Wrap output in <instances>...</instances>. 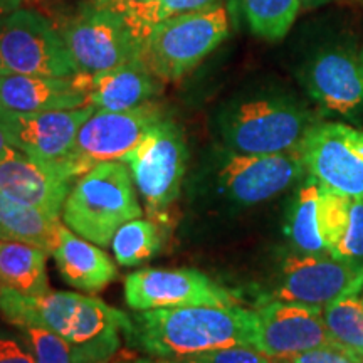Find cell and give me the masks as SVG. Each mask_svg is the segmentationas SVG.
I'll return each mask as SVG.
<instances>
[{
  "instance_id": "6da1fadb",
  "label": "cell",
  "mask_w": 363,
  "mask_h": 363,
  "mask_svg": "<svg viewBox=\"0 0 363 363\" xmlns=\"http://www.w3.org/2000/svg\"><path fill=\"white\" fill-rule=\"evenodd\" d=\"M0 316L16 328L40 326L61 335L84 363H108L133 331V320L123 311L72 291L27 296L0 286Z\"/></svg>"
},
{
  "instance_id": "7a4b0ae2",
  "label": "cell",
  "mask_w": 363,
  "mask_h": 363,
  "mask_svg": "<svg viewBox=\"0 0 363 363\" xmlns=\"http://www.w3.org/2000/svg\"><path fill=\"white\" fill-rule=\"evenodd\" d=\"M256 311L234 306L158 308L138 311L128 342L150 357L185 358L227 347H254Z\"/></svg>"
},
{
  "instance_id": "3957f363",
  "label": "cell",
  "mask_w": 363,
  "mask_h": 363,
  "mask_svg": "<svg viewBox=\"0 0 363 363\" xmlns=\"http://www.w3.org/2000/svg\"><path fill=\"white\" fill-rule=\"evenodd\" d=\"M142 216L131 170L121 160L103 162L81 175L61 214L72 233L103 247L111 246L121 225Z\"/></svg>"
},
{
  "instance_id": "277c9868",
  "label": "cell",
  "mask_w": 363,
  "mask_h": 363,
  "mask_svg": "<svg viewBox=\"0 0 363 363\" xmlns=\"http://www.w3.org/2000/svg\"><path fill=\"white\" fill-rule=\"evenodd\" d=\"M320 123L303 104L288 96H256L230 104L219 126L227 150L246 155L299 152Z\"/></svg>"
},
{
  "instance_id": "5b68a950",
  "label": "cell",
  "mask_w": 363,
  "mask_h": 363,
  "mask_svg": "<svg viewBox=\"0 0 363 363\" xmlns=\"http://www.w3.org/2000/svg\"><path fill=\"white\" fill-rule=\"evenodd\" d=\"M224 4L158 22L143 35L140 59L162 83L177 81L197 67L229 35Z\"/></svg>"
},
{
  "instance_id": "8992f818",
  "label": "cell",
  "mask_w": 363,
  "mask_h": 363,
  "mask_svg": "<svg viewBox=\"0 0 363 363\" xmlns=\"http://www.w3.org/2000/svg\"><path fill=\"white\" fill-rule=\"evenodd\" d=\"M189 152L182 130L163 118L123 160L130 167L135 187L143 197L152 220H169L170 207L180 195Z\"/></svg>"
},
{
  "instance_id": "52a82bcc",
  "label": "cell",
  "mask_w": 363,
  "mask_h": 363,
  "mask_svg": "<svg viewBox=\"0 0 363 363\" xmlns=\"http://www.w3.org/2000/svg\"><path fill=\"white\" fill-rule=\"evenodd\" d=\"M163 118L165 113L152 101L126 111L96 110L79 128L69 155L52 169L72 182L99 163L123 160Z\"/></svg>"
},
{
  "instance_id": "ba28073f",
  "label": "cell",
  "mask_w": 363,
  "mask_h": 363,
  "mask_svg": "<svg viewBox=\"0 0 363 363\" xmlns=\"http://www.w3.org/2000/svg\"><path fill=\"white\" fill-rule=\"evenodd\" d=\"M78 72L61 33L30 9L0 17V74L66 78Z\"/></svg>"
},
{
  "instance_id": "9c48e42d",
  "label": "cell",
  "mask_w": 363,
  "mask_h": 363,
  "mask_svg": "<svg viewBox=\"0 0 363 363\" xmlns=\"http://www.w3.org/2000/svg\"><path fill=\"white\" fill-rule=\"evenodd\" d=\"M78 72L94 74L140 59L142 38L121 12L96 6L61 30Z\"/></svg>"
},
{
  "instance_id": "30bf717a",
  "label": "cell",
  "mask_w": 363,
  "mask_h": 363,
  "mask_svg": "<svg viewBox=\"0 0 363 363\" xmlns=\"http://www.w3.org/2000/svg\"><path fill=\"white\" fill-rule=\"evenodd\" d=\"M306 174L321 189L363 201V131L318 123L299 148Z\"/></svg>"
},
{
  "instance_id": "8fae6325",
  "label": "cell",
  "mask_w": 363,
  "mask_h": 363,
  "mask_svg": "<svg viewBox=\"0 0 363 363\" xmlns=\"http://www.w3.org/2000/svg\"><path fill=\"white\" fill-rule=\"evenodd\" d=\"M306 175L299 152L246 155L227 150L214 172L217 192L239 206H257L278 197Z\"/></svg>"
},
{
  "instance_id": "7c38bea8",
  "label": "cell",
  "mask_w": 363,
  "mask_h": 363,
  "mask_svg": "<svg viewBox=\"0 0 363 363\" xmlns=\"http://www.w3.org/2000/svg\"><path fill=\"white\" fill-rule=\"evenodd\" d=\"M363 289V261L337 259L331 254L294 251L281 266L272 299L325 308Z\"/></svg>"
},
{
  "instance_id": "4fadbf2b",
  "label": "cell",
  "mask_w": 363,
  "mask_h": 363,
  "mask_svg": "<svg viewBox=\"0 0 363 363\" xmlns=\"http://www.w3.org/2000/svg\"><path fill=\"white\" fill-rule=\"evenodd\" d=\"M125 301L135 311H148L158 308L234 306L239 299L197 269L148 267L126 276Z\"/></svg>"
},
{
  "instance_id": "5bb4252c",
  "label": "cell",
  "mask_w": 363,
  "mask_h": 363,
  "mask_svg": "<svg viewBox=\"0 0 363 363\" xmlns=\"http://www.w3.org/2000/svg\"><path fill=\"white\" fill-rule=\"evenodd\" d=\"M321 311L323 308L320 306L269 299L256 311L257 330L254 348L266 357L291 358L330 345Z\"/></svg>"
},
{
  "instance_id": "9a60e30c",
  "label": "cell",
  "mask_w": 363,
  "mask_h": 363,
  "mask_svg": "<svg viewBox=\"0 0 363 363\" xmlns=\"http://www.w3.org/2000/svg\"><path fill=\"white\" fill-rule=\"evenodd\" d=\"M96 111L91 104L74 110L16 113L0 108L11 143L45 165H57L69 155L81 126Z\"/></svg>"
},
{
  "instance_id": "2e32d148",
  "label": "cell",
  "mask_w": 363,
  "mask_h": 363,
  "mask_svg": "<svg viewBox=\"0 0 363 363\" xmlns=\"http://www.w3.org/2000/svg\"><path fill=\"white\" fill-rule=\"evenodd\" d=\"M313 101L330 115L358 118L363 111L362 57L343 48L318 52L303 71Z\"/></svg>"
},
{
  "instance_id": "e0dca14e",
  "label": "cell",
  "mask_w": 363,
  "mask_h": 363,
  "mask_svg": "<svg viewBox=\"0 0 363 363\" xmlns=\"http://www.w3.org/2000/svg\"><path fill=\"white\" fill-rule=\"evenodd\" d=\"M0 190L59 220L71 182L51 165L11 147L0 155Z\"/></svg>"
},
{
  "instance_id": "ac0fdd59",
  "label": "cell",
  "mask_w": 363,
  "mask_h": 363,
  "mask_svg": "<svg viewBox=\"0 0 363 363\" xmlns=\"http://www.w3.org/2000/svg\"><path fill=\"white\" fill-rule=\"evenodd\" d=\"M88 104L84 72L66 78L26 74H0V108L33 113L74 110Z\"/></svg>"
},
{
  "instance_id": "d6986e66",
  "label": "cell",
  "mask_w": 363,
  "mask_h": 363,
  "mask_svg": "<svg viewBox=\"0 0 363 363\" xmlns=\"http://www.w3.org/2000/svg\"><path fill=\"white\" fill-rule=\"evenodd\" d=\"M88 104L94 110L126 111L148 103L160 91L162 81L142 59L94 74H86Z\"/></svg>"
},
{
  "instance_id": "ffe728a7",
  "label": "cell",
  "mask_w": 363,
  "mask_h": 363,
  "mask_svg": "<svg viewBox=\"0 0 363 363\" xmlns=\"http://www.w3.org/2000/svg\"><path fill=\"white\" fill-rule=\"evenodd\" d=\"M51 256L62 279L83 293L101 291L118 278L115 262L103 249L62 224Z\"/></svg>"
},
{
  "instance_id": "44dd1931",
  "label": "cell",
  "mask_w": 363,
  "mask_h": 363,
  "mask_svg": "<svg viewBox=\"0 0 363 363\" xmlns=\"http://www.w3.org/2000/svg\"><path fill=\"white\" fill-rule=\"evenodd\" d=\"M49 254L33 244L0 240V286L27 296L51 291L45 269Z\"/></svg>"
},
{
  "instance_id": "7402d4cb",
  "label": "cell",
  "mask_w": 363,
  "mask_h": 363,
  "mask_svg": "<svg viewBox=\"0 0 363 363\" xmlns=\"http://www.w3.org/2000/svg\"><path fill=\"white\" fill-rule=\"evenodd\" d=\"M59 227L61 220L52 219L0 190V240L33 244L52 254L59 238Z\"/></svg>"
},
{
  "instance_id": "603a6c76",
  "label": "cell",
  "mask_w": 363,
  "mask_h": 363,
  "mask_svg": "<svg viewBox=\"0 0 363 363\" xmlns=\"http://www.w3.org/2000/svg\"><path fill=\"white\" fill-rule=\"evenodd\" d=\"M320 185L310 179L298 190L286 224V234L294 251L301 254H328L320 230Z\"/></svg>"
},
{
  "instance_id": "cb8c5ba5",
  "label": "cell",
  "mask_w": 363,
  "mask_h": 363,
  "mask_svg": "<svg viewBox=\"0 0 363 363\" xmlns=\"http://www.w3.org/2000/svg\"><path fill=\"white\" fill-rule=\"evenodd\" d=\"M330 342L360 363L363 360V298L348 294L323 308Z\"/></svg>"
},
{
  "instance_id": "d4e9b609",
  "label": "cell",
  "mask_w": 363,
  "mask_h": 363,
  "mask_svg": "<svg viewBox=\"0 0 363 363\" xmlns=\"http://www.w3.org/2000/svg\"><path fill=\"white\" fill-rule=\"evenodd\" d=\"M162 230L152 219H133L116 230L111 240L115 259L120 266H138L152 259L162 247Z\"/></svg>"
},
{
  "instance_id": "484cf974",
  "label": "cell",
  "mask_w": 363,
  "mask_h": 363,
  "mask_svg": "<svg viewBox=\"0 0 363 363\" xmlns=\"http://www.w3.org/2000/svg\"><path fill=\"white\" fill-rule=\"evenodd\" d=\"M249 27L266 40H279L289 33L299 11L301 0H242Z\"/></svg>"
},
{
  "instance_id": "4316f807",
  "label": "cell",
  "mask_w": 363,
  "mask_h": 363,
  "mask_svg": "<svg viewBox=\"0 0 363 363\" xmlns=\"http://www.w3.org/2000/svg\"><path fill=\"white\" fill-rule=\"evenodd\" d=\"M24 340L35 363H81L76 347L48 328L40 326H22L17 328Z\"/></svg>"
},
{
  "instance_id": "83f0119b",
  "label": "cell",
  "mask_w": 363,
  "mask_h": 363,
  "mask_svg": "<svg viewBox=\"0 0 363 363\" xmlns=\"http://www.w3.org/2000/svg\"><path fill=\"white\" fill-rule=\"evenodd\" d=\"M219 0H153L152 4L145 6L130 16H125L133 26L136 34L142 38L158 22H163L170 17L182 16V13L203 11V9L216 6Z\"/></svg>"
},
{
  "instance_id": "f1b7e54d",
  "label": "cell",
  "mask_w": 363,
  "mask_h": 363,
  "mask_svg": "<svg viewBox=\"0 0 363 363\" xmlns=\"http://www.w3.org/2000/svg\"><path fill=\"white\" fill-rule=\"evenodd\" d=\"M350 202L352 199L321 189L320 230L321 235H323L326 249H328V254L331 252V249L337 246L340 238H342L348 220V214H350Z\"/></svg>"
},
{
  "instance_id": "f546056e",
  "label": "cell",
  "mask_w": 363,
  "mask_h": 363,
  "mask_svg": "<svg viewBox=\"0 0 363 363\" xmlns=\"http://www.w3.org/2000/svg\"><path fill=\"white\" fill-rule=\"evenodd\" d=\"M330 254L337 259L363 261V201L352 199L347 225Z\"/></svg>"
},
{
  "instance_id": "4dcf8cb0",
  "label": "cell",
  "mask_w": 363,
  "mask_h": 363,
  "mask_svg": "<svg viewBox=\"0 0 363 363\" xmlns=\"http://www.w3.org/2000/svg\"><path fill=\"white\" fill-rule=\"evenodd\" d=\"M190 363H266L267 357L254 347H227L185 357Z\"/></svg>"
},
{
  "instance_id": "1f68e13d",
  "label": "cell",
  "mask_w": 363,
  "mask_h": 363,
  "mask_svg": "<svg viewBox=\"0 0 363 363\" xmlns=\"http://www.w3.org/2000/svg\"><path fill=\"white\" fill-rule=\"evenodd\" d=\"M0 363H35L21 335L0 330Z\"/></svg>"
},
{
  "instance_id": "d6a6232c",
  "label": "cell",
  "mask_w": 363,
  "mask_h": 363,
  "mask_svg": "<svg viewBox=\"0 0 363 363\" xmlns=\"http://www.w3.org/2000/svg\"><path fill=\"white\" fill-rule=\"evenodd\" d=\"M291 363H358L350 353H347L337 345L330 343L325 347L313 348L305 353H299L289 358Z\"/></svg>"
},
{
  "instance_id": "836d02e7",
  "label": "cell",
  "mask_w": 363,
  "mask_h": 363,
  "mask_svg": "<svg viewBox=\"0 0 363 363\" xmlns=\"http://www.w3.org/2000/svg\"><path fill=\"white\" fill-rule=\"evenodd\" d=\"M153 0H99L96 2V6H103V7H110L113 11L121 12L123 16H130L140 9L152 4Z\"/></svg>"
},
{
  "instance_id": "e575fe53",
  "label": "cell",
  "mask_w": 363,
  "mask_h": 363,
  "mask_svg": "<svg viewBox=\"0 0 363 363\" xmlns=\"http://www.w3.org/2000/svg\"><path fill=\"white\" fill-rule=\"evenodd\" d=\"M116 363H190L184 358H160V357H150V358H138V360L128 362H116Z\"/></svg>"
},
{
  "instance_id": "d590c367",
  "label": "cell",
  "mask_w": 363,
  "mask_h": 363,
  "mask_svg": "<svg viewBox=\"0 0 363 363\" xmlns=\"http://www.w3.org/2000/svg\"><path fill=\"white\" fill-rule=\"evenodd\" d=\"M22 2H24V0H0V17L21 9Z\"/></svg>"
},
{
  "instance_id": "8d00e7d4",
  "label": "cell",
  "mask_w": 363,
  "mask_h": 363,
  "mask_svg": "<svg viewBox=\"0 0 363 363\" xmlns=\"http://www.w3.org/2000/svg\"><path fill=\"white\" fill-rule=\"evenodd\" d=\"M11 147H13V145L11 143V138H9L6 126H4L2 115H0V155H2L4 152H7Z\"/></svg>"
},
{
  "instance_id": "74e56055",
  "label": "cell",
  "mask_w": 363,
  "mask_h": 363,
  "mask_svg": "<svg viewBox=\"0 0 363 363\" xmlns=\"http://www.w3.org/2000/svg\"><path fill=\"white\" fill-rule=\"evenodd\" d=\"M328 2H331V0H301V6L305 9H313V7L325 6V4Z\"/></svg>"
},
{
  "instance_id": "f35d334b",
  "label": "cell",
  "mask_w": 363,
  "mask_h": 363,
  "mask_svg": "<svg viewBox=\"0 0 363 363\" xmlns=\"http://www.w3.org/2000/svg\"><path fill=\"white\" fill-rule=\"evenodd\" d=\"M266 363H291L289 358H274V357H267Z\"/></svg>"
},
{
  "instance_id": "ab89813d",
  "label": "cell",
  "mask_w": 363,
  "mask_h": 363,
  "mask_svg": "<svg viewBox=\"0 0 363 363\" xmlns=\"http://www.w3.org/2000/svg\"><path fill=\"white\" fill-rule=\"evenodd\" d=\"M360 57H362V65H363V52H362V56H360Z\"/></svg>"
},
{
  "instance_id": "60d3db41",
  "label": "cell",
  "mask_w": 363,
  "mask_h": 363,
  "mask_svg": "<svg viewBox=\"0 0 363 363\" xmlns=\"http://www.w3.org/2000/svg\"><path fill=\"white\" fill-rule=\"evenodd\" d=\"M360 363H363V360H362V362H360Z\"/></svg>"
},
{
  "instance_id": "b9f144b4",
  "label": "cell",
  "mask_w": 363,
  "mask_h": 363,
  "mask_svg": "<svg viewBox=\"0 0 363 363\" xmlns=\"http://www.w3.org/2000/svg\"><path fill=\"white\" fill-rule=\"evenodd\" d=\"M96 2H99V0H96Z\"/></svg>"
},
{
  "instance_id": "7bdbcfd3",
  "label": "cell",
  "mask_w": 363,
  "mask_h": 363,
  "mask_svg": "<svg viewBox=\"0 0 363 363\" xmlns=\"http://www.w3.org/2000/svg\"><path fill=\"white\" fill-rule=\"evenodd\" d=\"M81 363H84V362H81Z\"/></svg>"
},
{
  "instance_id": "ee69618b",
  "label": "cell",
  "mask_w": 363,
  "mask_h": 363,
  "mask_svg": "<svg viewBox=\"0 0 363 363\" xmlns=\"http://www.w3.org/2000/svg\"><path fill=\"white\" fill-rule=\"evenodd\" d=\"M362 298H363V296H362Z\"/></svg>"
}]
</instances>
